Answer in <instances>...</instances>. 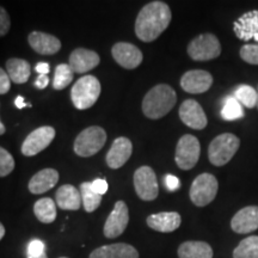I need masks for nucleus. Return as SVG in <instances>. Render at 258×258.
Here are the masks:
<instances>
[{
    "instance_id": "obj_6",
    "label": "nucleus",
    "mask_w": 258,
    "mask_h": 258,
    "mask_svg": "<svg viewBox=\"0 0 258 258\" xmlns=\"http://www.w3.org/2000/svg\"><path fill=\"white\" fill-rule=\"evenodd\" d=\"M219 183L212 173H201L190 186V200L196 207H206L217 198Z\"/></svg>"
},
{
    "instance_id": "obj_29",
    "label": "nucleus",
    "mask_w": 258,
    "mask_h": 258,
    "mask_svg": "<svg viewBox=\"0 0 258 258\" xmlns=\"http://www.w3.org/2000/svg\"><path fill=\"white\" fill-rule=\"evenodd\" d=\"M73 71L69 63H60L55 67L53 79V89L56 91L66 89L73 82Z\"/></svg>"
},
{
    "instance_id": "obj_38",
    "label": "nucleus",
    "mask_w": 258,
    "mask_h": 258,
    "mask_svg": "<svg viewBox=\"0 0 258 258\" xmlns=\"http://www.w3.org/2000/svg\"><path fill=\"white\" fill-rule=\"evenodd\" d=\"M165 184H166V188L169 189L170 191H176L177 189H179L180 182H179V179L177 178L176 176L167 175L165 177Z\"/></svg>"
},
{
    "instance_id": "obj_39",
    "label": "nucleus",
    "mask_w": 258,
    "mask_h": 258,
    "mask_svg": "<svg viewBox=\"0 0 258 258\" xmlns=\"http://www.w3.org/2000/svg\"><path fill=\"white\" fill-rule=\"evenodd\" d=\"M48 84H49V78H48V76H46V74H40V76L37 77L36 82H35V88L38 90H43L47 88Z\"/></svg>"
},
{
    "instance_id": "obj_21",
    "label": "nucleus",
    "mask_w": 258,
    "mask_h": 258,
    "mask_svg": "<svg viewBox=\"0 0 258 258\" xmlns=\"http://www.w3.org/2000/svg\"><path fill=\"white\" fill-rule=\"evenodd\" d=\"M59 182V172L54 169H43L35 173L29 180V191L34 195H40L50 190Z\"/></svg>"
},
{
    "instance_id": "obj_42",
    "label": "nucleus",
    "mask_w": 258,
    "mask_h": 258,
    "mask_svg": "<svg viewBox=\"0 0 258 258\" xmlns=\"http://www.w3.org/2000/svg\"><path fill=\"white\" fill-rule=\"evenodd\" d=\"M4 235H5V227H4V225L0 222V240L4 238Z\"/></svg>"
},
{
    "instance_id": "obj_9",
    "label": "nucleus",
    "mask_w": 258,
    "mask_h": 258,
    "mask_svg": "<svg viewBox=\"0 0 258 258\" xmlns=\"http://www.w3.org/2000/svg\"><path fill=\"white\" fill-rule=\"evenodd\" d=\"M135 192L143 201H153L158 198L159 185L156 172L152 167L141 166L134 172L133 177Z\"/></svg>"
},
{
    "instance_id": "obj_24",
    "label": "nucleus",
    "mask_w": 258,
    "mask_h": 258,
    "mask_svg": "<svg viewBox=\"0 0 258 258\" xmlns=\"http://www.w3.org/2000/svg\"><path fill=\"white\" fill-rule=\"evenodd\" d=\"M6 72L15 84L27 83L31 76V66L27 60L11 57L6 61Z\"/></svg>"
},
{
    "instance_id": "obj_34",
    "label": "nucleus",
    "mask_w": 258,
    "mask_h": 258,
    "mask_svg": "<svg viewBox=\"0 0 258 258\" xmlns=\"http://www.w3.org/2000/svg\"><path fill=\"white\" fill-rule=\"evenodd\" d=\"M46 253V244L40 239H32L28 245L27 258L28 257H38Z\"/></svg>"
},
{
    "instance_id": "obj_41",
    "label": "nucleus",
    "mask_w": 258,
    "mask_h": 258,
    "mask_svg": "<svg viewBox=\"0 0 258 258\" xmlns=\"http://www.w3.org/2000/svg\"><path fill=\"white\" fill-rule=\"evenodd\" d=\"M15 105L17 106L18 109H24L25 106H28L27 103H25V99L22 96H17L15 99Z\"/></svg>"
},
{
    "instance_id": "obj_35",
    "label": "nucleus",
    "mask_w": 258,
    "mask_h": 258,
    "mask_svg": "<svg viewBox=\"0 0 258 258\" xmlns=\"http://www.w3.org/2000/svg\"><path fill=\"white\" fill-rule=\"evenodd\" d=\"M10 29H11V18L8 11L3 6H0V37L6 36Z\"/></svg>"
},
{
    "instance_id": "obj_32",
    "label": "nucleus",
    "mask_w": 258,
    "mask_h": 258,
    "mask_svg": "<svg viewBox=\"0 0 258 258\" xmlns=\"http://www.w3.org/2000/svg\"><path fill=\"white\" fill-rule=\"evenodd\" d=\"M15 170V159L8 150L0 146V178L9 176Z\"/></svg>"
},
{
    "instance_id": "obj_3",
    "label": "nucleus",
    "mask_w": 258,
    "mask_h": 258,
    "mask_svg": "<svg viewBox=\"0 0 258 258\" xmlns=\"http://www.w3.org/2000/svg\"><path fill=\"white\" fill-rule=\"evenodd\" d=\"M101 91L102 88L99 80L95 76L86 74L74 83L71 90V99L78 110H86L98 101Z\"/></svg>"
},
{
    "instance_id": "obj_27",
    "label": "nucleus",
    "mask_w": 258,
    "mask_h": 258,
    "mask_svg": "<svg viewBox=\"0 0 258 258\" xmlns=\"http://www.w3.org/2000/svg\"><path fill=\"white\" fill-rule=\"evenodd\" d=\"M80 194L85 212L92 213L101 206L102 195H98L92 188V182H83L80 184Z\"/></svg>"
},
{
    "instance_id": "obj_16",
    "label": "nucleus",
    "mask_w": 258,
    "mask_h": 258,
    "mask_svg": "<svg viewBox=\"0 0 258 258\" xmlns=\"http://www.w3.org/2000/svg\"><path fill=\"white\" fill-rule=\"evenodd\" d=\"M231 228L238 234H247L258 230V206H247L234 214Z\"/></svg>"
},
{
    "instance_id": "obj_12",
    "label": "nucleus",
    "mask_w": 258,
    "mask_h": 258,
    "mask_svg": "<svg viewBox=\"0 0 258 258\" xmlns=\"http://www.w3.org/2000/svg\"><path fill=\"white\" fill-rule=\"evenodd\" d=\"M111 55L114 60L125 70H134L141 64L144 60L143 51L133 43L117 42L111 48Z\"/></svg>"
},
{
    "instance_id": "obj_17",
    "label": "nucleus",
    "mask_w": 258,
    "mask_h": 258,
    "mask_svg": "<svg viewBox=\"0 0 258 258\" xmlns=\"http://www.w3.org/2000/svg\"><path fill=\"white\" fill-rule=\"evenodd\" d=\"M101 57L96 51L86 48H77L71 53L69 64L74 73H86L98 66Z\"/></svg>"
},
{
    "instance_id": "obj_33",
    "label": "nucleus",
    "mask_w": 258,
    "mask_h": 258,
    "mask_svg": "<svg viewBox=\"0 0 258 258\" xmlns=\"http://www.w3.org/2000/svg\"><path fill=\"white\" fill-rule=\"evenodd\" d=\"M240 57L250 64H258V44H245L240 48Z\"/></svg>"
},
{
    "instance_id": "obj_20",
    "label": "nucleus",
    "mask_w": 258,
    "mask_h": 258,
    "mask_svg": "<svg viewBox=\"0 0 258 258\" xmlns=\"http://www.w3.org/2000/svg\"><path fill=\"white\" fill-rule=\"evenodd\" d=\"M147 226L161 233H170L179 228L182 218L177 212H161L152 214L147 218Z\"/></svg>"
},
{
    "instance_id": "obj_4",
    "label": "nucleus",
    "mask_w": 258,
    "mask_h": 258,
    "mask_svg": "<svg viewBox=\"0 0 258 258\" xmlns=\"http://www.w3.org/2000/svg\"><path fill=\"white\" fill-rule=\"evenodd\" d=\"M106 143V133L102 127L92 125L80 132L73 144L74 153L82 158L95 156L104 147Z\"/></svg>"
},
{
    "instance_id": "obj_15",
    "label": "nucleus",
    "mask_w": 258,
    "mask_h": 258,
    "mask_svg": "<svg viewBox=\"0 0 258 258\" xmlns=\"http://www.w3.org/2000/svg\"><path fill=\"white\" fill-rule=\"evenodd\" d=\"M132 153H133V144H132L131 139L124 137L115 139L106 153V165L114 170L120 169L129 160Z\"/></svg>"
},
{
    "instance_id": "obj_25",
    "label": "nucleus",
    "mask_w": 258,
    "mask_h": 258,
    "mask_svg": "<svg viewBox=\"0 0 258 258\" xmlns=\"http://www.w3.org/2000/svg\"><path fill=\"white\" fill-rule=\"evenodd\" d=\"M178 258H213L212 246L206 241H184L179 245Z\"/></svg>"
},
{
    "instance_id": "obj_22",
    "label": "nucleus",
    "mask_w": 258,
    "mask_h": 258,
    "mask_svg": "<svg viewBox=\"0 0 258 258\" xmlns=\"http://www.w3.org/2000/svg\"><path fill=\"white\" fill-rule=\"evenodd\" d=\"M89 258H139V252L131 244L116 243L97 247Z\"/></svg>"
},
{
    "instance_id": "obj_31",
    "label": "nucleus",
    "mask_w": 258,
    "mask_h": 258,
    "mask_svg": "<svg viewBox=\"0 0 258 258\" xmlns=\"http://www.w3.org/2000/svg\"><path fill=\"white\" fill-rule=\"evenodd\" d=\"M234 97L240 104L250 109L254 108L258 103V92L250 85L238 86L234 92Z\"/></svg>"
},
{
    "instance_id": "obj_37",
    "label": "nucleus",
    "mask_w": 258,
    "mask_h": 258,
    "mask_svg": "<svg viewBox=\"0 0 258 258\" xmlns=\"http://www.w3.org/2000/svg\"><path fill=\"white\" fill-rule=\"evenodd\" d=\"M92 188L98 194V195H104V194L108 191V182H106L105 179L103 178H98V179H95L92 182Z\"/></svg>"
},
{
    "instance_id": "obj_44",
    "label": "nucleus",
    "mask_w": 258,
    "mask_h": 258,
    "mask_svg": "<svg viewBox=\"0 0 258 258\" xmlns=\"http://www.w3.org/2000/svg\"><path fill=\"white\" fill-rule=\"evenodd\" d=\"M28 258H48V257H47L46 253H43V254H41V256H38V257H28Z\"/></svg>"
},
{
    "instance_id": "obj_28",
    "label": "nucleus",
    "mask_w": 258,
    "mask_h": 258,
    "mask_svg": "<svg viewBox=\"0 0 258 258\" xmlns=\"http://www.w3.org/2000/svg\"><path fill=\"white\" fill-rule=\"evenodd\" d=\"M233 258H258V235L241 240L233 251Z\"/></svg>"
},
{
    "instance_id": "obj_2",
    "label": "nucleus",
    "mask_w": 258,
    "mask_h": 258,
    "mask_svg": "<svg viewBox=\"0 0 258 258\" xmlns=\"http://www.w3.org/2000/svg\"><path fill=\"white\" fill-rule=\"evenodd\" d=\"M177 103L176 91L167 84H158L145 95L143 112L150 120H159L172 110Z\"/></svg>"
},
{
    "instance_id": "obj_23",
    "label": "nucleus",
    "mask_w": 258,
    "mask_h": 258,
    "mask_svg": "<svg viewBox=\"0 0 258 258\" xmlns=\"http://www.w3.org/2000/svg\"><path fill=\"white\" fill-rule=\"evenodd\" d=\"M56 206L62 211H78L82 207V194L72 184H63L56 190Z\"/></svg>"
},
{
    "instance_id": "obj_13",
    "label": "nucleus",
    "mask_w": 258,
    "mask_h": 258,
    "mask_svg": "<svg viewBox=\"0 0 258 258\" xmlns=\"http://www.w3.org/2000/svg\"><path fill=\"white\" fill-rule=\"evenodd\" d=\"M179 117L189 128L202 131L207 127L208 120L202 106L195 99H186L179 106Z\"/></svg>"
},
{
    "instance_id": "obj_40",
    "label": "nucleus",
    "mask_w": 258,
    "mask_h": 258,
    "mask_svg": "<svg viewBox=\"0 0 258 258\" xmlns=\"http://www.w3.org/2000/svg\"><path fill=\"white\" fill-rule=\"evenodd\" d=\"M35 70H36V72L38 73V76L40 74H47L49 73V70H50V66L48 62H38L36 64V67H35Z\"/></svg>"
},
{
    "instance_id": "obj_46",
    "label": "nucleus",
    "mask_w": 258,
    "mask_h": 258,
    "mask_svg": "<svg viewBox=\"0 0 258 258\" xmlns=\"http://www.w3.org/2000/svg\"><path fill=\"white\" fill-rule=\"evenodd\" d=\"M257 106H258V103H257Z\"/></svg>"
},
{
    "instance_id": "obj_11",
    "label": "nucleus",
    "mask_w": 258,
    "mask_h": 258,
    "mask_svg": "<svg viewBox=\"0 0 258 258\" xmlns=\"http://www.w3.org/2000/svg\"><path fill=\"white\" fill-rule=\"evenodd\" d=\"M129 224V211L124 201H117L115 203L108 219H106L103 233L109 239L120 237L127 228Z\"/></svg>"
},
{
    "instance_id": "obj_10",
    "label": "nucleus",
    "mask_w": 258,
    "mask_h": 258,
    "mask_svg": "<svg viewBox=\"0 0 258 258\" xmlns=\"http://www.w3.org/2000/svg\"><path fill=\"white\" fill-rule=\"evenodd\" d=\"M55 134V129L50 125H43V127L35 129L25 138L22 144V154L25 157L36 156L53 143Z\"/></svg>"
},
{
    "instance_id": "obj_45",
    "label": "nucleus",
    "mask_w": 258,
    "mask_h": 258,
    "mask_svg": "<svg viewBox=\"0 0 258 258\" xmlns=\"http://www.w3.org/2000/svg\"><path fill=\"white\" fill-rule=\"evenodd\" d=\"M59 258H69V257H59Z\"/></svg>"
},
{
    "instance_id": "obj_1",
    "label": "nucleus",
    "mask_w": 258,
    "mask_h": 258,
    "mask_svg": "<svg viewBox=\"0 0 258 258\" xmlns=\"http://www.w3.org/2000/svg\"><path fill=\"white\" fill-rule=\"evenodd\" d=\"M172 15L169 5L164 2H151L139 12L135 21V35L140 41H156L171 23Z\"/></svg>"
},
{
    "instance_id": "obj_43",
    "label": "nucleus",
    "mask_w": 258,
    "mask_h": 258,
    "mask_svg": "<svg viewBox=\"0 0 258 258\" xmlns=\"http://www.w3.org/2000/svg\"><path fill=\"white\" fill-rule=\"evenodd\" d=\"M5 132H6V127H5V124L3 123L2 120H0V135H4V134H5Z\"/></svg>"
},
{
    "instance_id": "obj_7",
    "label": "nucleus",
    "mask_w": 258,
    "mask_h": 258,
    "mask_svg": "<svg viewBox=\"0 0 258 258\" xmlns=\"http://www.w3.org/2000/svg\"><path fill=\"white\" fill-rule=\"evenodd\" d=\"M186 50L194 61H208L220 56L221 44L215 35L207 32L194 38Z\"/></svg>"
},
{
    "instance_id": "obj_26",
    "label": "nucleus",
    "mask_w": 258,
    "mask_h": 258,
    "mask_svg": "<svg viewBox=\"0 0 258 258\" xmlns=\"http://www.w3.org/2000/svg\"><path fill=\"white\" fill-rule=\"evenodd\" d=\"M34 213L42 224H51L56 219V205L49 198L40 199L35 202Z\"/></svg>"
},
{
    "instance_id": "obj_19",
    "label": "nucleus",
    "mask_w": 258,
    "mask_h": 258,
    "mask_svg": "<svg viewBox=\"0 0 258 258\" xmlns=\"http://www.w3.org/2000/svg\"><path fill=\"white\" fill-rule=\"evenodd\" d=\"M235 36L241 41L254 40L258 42V11H250L240 16L233 24Z\"/></svg>"
},
{
    "instance_id": "obj_14",
    "label": "nucleus",
    "mask_w": 258,
    "mask_h": 258,
    "mask_svg": "<svg viewBox=\"0 0 258 258\" xmlns=\"http://www.w3.org/2000/svg\"><path fill=\"white\" fill-rule=\"evenodd\" d=\"M213 85L212 74L203 70L188 71L180 78V88L185 92L199 95L208 91Z\"/></svg>"
},
{
    "instance_id": "obj_5",
    "label": "nucleus",
    "mask_w": 258,
    "mask_h": 258,
    "mask_svg": "<svg viewBox=\"0 0 258 258\" xmlns=\"http://www.w3.org/2000/svg\"><path fill=\"white\" fill-rule=\"evenodd\" d=\"M240 140L234 134L224 133L213 139L208 147L209 161L215 166H224L237 153Z\"/></svg>"
},
{
    "instance_id": "obj_18",
    "label": "nucleus",
    "mask_w": 258,
    "mask_h": 258,
    "mask_svg": "<svg viewBox=\"0 0 258 258\" xmlns=\"http://www.w3.org/2000/svg\"><path fill=\"white\" fill-rule=\"evenodd\" d=\"M29 46L41 55H53L61 49V41L47 32L32 31L28 36Z\"/></svg>"
},
{
    "instance_id": "obj_36",
    "label": "nucleus",
    "mask_w": 258,
    "mask_h": 258,
    "mask_svg": "<svg viewBox=\"0 0 258 258\" xmlns=\"http://www.w3.org/2000/svg\"><path fill=\"white\" fill-rule=\"evenodd\" d=\"M11 89V79L8 72L0 67V95H6Z\"/></svg>"
},
{
    "instance_id": "obj_8",
    "label": "nucleus",
    "mask_w": 258,
    "mask_h": 258,
    "mask_svg": "<svg viewBox=\"0 0 258 258\" xmlns=\"http://www.w3.org/2000/svg\"><path fill=\"white\" fill-rule=\"evenodd\" d=\"M201 154V145L194 135L185 134L179 139L176 146L175 161L182 170H191L198 164Z\"/></svg>"
},
{
    "instance_id": "obj_30",
    "label": "nucleus",
    "mask_w": 258,
    "mask_h": 258,
    "mask_svg": "<svg viewBox=\"0 0 258 258\" xmlns=\"http://www.w3.org/2000/svg\"><path fill=\"white\" fill-rule=\"evenodd\" d=\"M222 118L226 121H234L244 117L243 106L235 99V97L230 96L225 99L224 106L221 110Z\"/></svg>"
}]
</instances>
